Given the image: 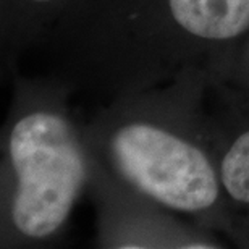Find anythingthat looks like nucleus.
<instances>
[{
	"label": "nucleus",
	"instance_id": "f03ea898",
	"mask_svg": "<svg viewBox=\"0 0 249 249\" xmlns=\"http://www.w3.org/2000/svg\"><path fill=\"white\" fill-rule=\"evenodd\" d=\"M110 156L129 185L173 211H207L220 196V177L209 157L165 128L123 124L110 139Z\"/></svg>",
	"mask_w": 249,
	"mask_h": 249
},
{
	"label": "nucleus",
	"instance_id": "20e7f679",
	"mask_svg": "<svg viewBox=\"0 0 249 249\" xmlns=\"http://www.w3.org/2000/svg\"><path fill=\"white\" fill-rule=\"evenodd\" d=\"M24 2L34 3V5H47V3H52V2H55V0H24Z\"/></svg>",
	"mask_w": 249,
	"mask_h": 249
},
{
	"label": "nucleus",
	"instance_id": "39448f33",
	"mask_svg": "<svg viewBox=\"0 0 249 249\" xmlns=\"http://www.w3.org/2000/svg\"><path fill=\"white\" fill-rule=\"evenodd\" d=\"M248 62H249V41H248Z\"/></svg>",
	"mask_w": 249,
	"mask_h": 249
},
{
	"label": "nucleus",
	"instance_id": "f257e3e1",
	"mask_svg": "<svg viewBox=\"0 0 249 249\" xmlns=\"http://www.w3.org/2000/svg\"><path fill=\"white\" fill-rule=\"evenodd\" d=\"M15 180L12 222L23 236L57 233L86 180V160L71 126L58 113L36 110L15 123L8 138Z\"/></svg>",
	"mask_w": 249,
	"mask_h": 249
},
{
	"label": "nucleus",
	"instance_id": "7ed1b4c3",
	"mask_svg": "<svg viewBox=\"0 0 249 249\" xmlns=\"http://www.w3.org/2000/svg\"><path fill=\"white\" fill-rule=\"evenodd\" d=\"M178 36L201 46L227 44L249 33V0H162Z\"/></svg>",
	"mask_w": 249,
	"mask_h": 249
}]
</instances>
